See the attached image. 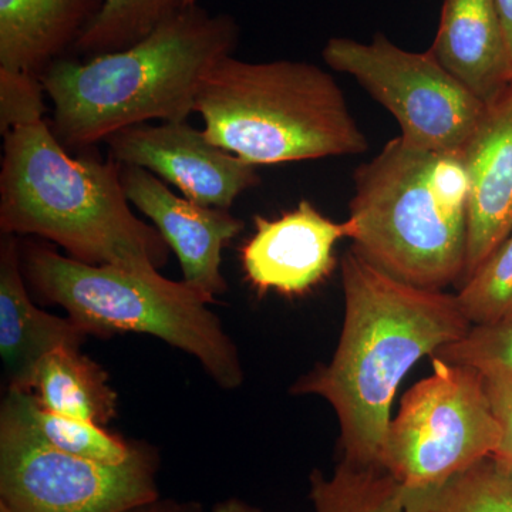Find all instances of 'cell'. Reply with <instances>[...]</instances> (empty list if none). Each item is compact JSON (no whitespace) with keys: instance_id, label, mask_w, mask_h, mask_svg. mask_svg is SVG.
Listing matches in <instances>:
<instances>
[{"instance_id":"obj_19","label":"cell","mask_w":512,"mask_h":512,"mask_svg":"<svg viewBox=\"0 0 512 512\" xmlns=\"http://www.w3.org/2000/svg\"><path fill=\"white\" fill-rule=\"evenodd\" d=\"M406 512H512V467L488 456L443 483L406 490Z\"/></svg>"},{"instance_id":"obj_11","label":"cell","mask_w":512,"mask_h":512,"mask_svg":"<svg viewBox=\"0 0 512 512\" xmlns=\"http://www.w3.org/2000/svg\"><path fill=\"white\" fill-rule=\"evenodd\" d=\"M120 165L128 201L153 222L177 255L185 284L208 303L215 302L228 289L221 271L222 252L241 234L244 222L229 210L178 197L161 178L144 168Z\"/></svg>"},{"instance_id":"obj_5","label":"cell","mask_w":512,"mask_h":512,"mask_svg":"<svg viewBox=\"0 0 512 512\" xmlns=\"http://www.w3.org/2000/svg\"><path fill=\"white\" fill-rule=\"evenodd\" d=\"M195 113L212 143L255 167L369 148L339 84L311 63L225 57L205 77Z\"/></svg>"},{"instance_id":"obj_1","label":"cell","mask_w":512,"mask_h":512,"mask_svg":"<svg viewBox=\"0 0 512 512\" xmlns=\"http://www.w3.org/2000/svg\"><path fill=\"white\" fill-rule=\"evenodd\" d=\"M345 320L328 365L296 380L293 396L322 397L339 421L342 460L377 467L403 377L471 329L456 295L406 284L350 248L340 261Z\"/></svg>"},{"instance_id":"obj_12","label":"cell","mask_w":512,"mask_h":512,"mask_svg":"<svg viewBox=\"0 0 512 512\" xmlns=\"http://www.w3.org/2000/svg\"><path fill=\"white\" fill-rule=\"evenodd\" d=\"M255 234L241 249L245 275L259 292L301 296L335 268L333 248L352 238L350 220L333 222L308 200L276 220L255 215Z\"/></svg>"},{"instance_id":"obj_20","label":"cell","mask_w":512,"mask_h":512,"mask_svg":"<svg viewBox=\"0 0 512 512\" xmlns=\"http://www.w3.org/2000/svg\"><path fill=\"white\" fill-rule=\"evenodd\" d=\"M309 483L315 512H406V490L382 468L340 460L330 476L313 470Z\"/></svg>"},{"instance_id":"obj_21","label":"cell","mask_w":512,"mask_h":512,"mask_svg":"<svg viewBox=\"0 0 512 512\" xmlns=\"http://www.w3.org/2000/svg\"><path fill=\"white\" fill-rule=\"evenodd\" d=\"M187 8L188 0H103L73 53L87 59L128 49Z\"/></svg>"},{"instance_id":"obj_7","label":"cell","mask_w":512,"mask_h":512,"mask_svg":"<svg viewBox=\"0 0 512 512\" xmlns=\"http://www.w3.org/2000/svg\"><path fill=\"white\" fill-rule=\"evenodd\" d=\"M500 421L483 372L433 359V373L404 394L380 448L382 468L404 490L443 483L500 446Z\"/></svg>"},{"instance_id":"obj_3","label":"cell","mask_w":512,"mask_h":512,"mask_svg":"<svg viewBox=\"0 0 512 512\" xmlns=\"http://www.w3.org/2000/svg\"><path fill=\"white\" fill-rule=\"evenodd\" d=\"M0 168V231L55 242L89 265L158 271L170 247L131 211L121 165L73 157L46 121L6 134Z\"/></svg>"},{"instance_id":"obj_29","label":"cell","mask_w":512,"mask_h":512,"mask_svg":"<svg viewBox=\"0 0 512 512\" xmlns=\"http://www.w3.org/2000/svg\"><path fill=\"white\" fill-rule=\"evenodd\" d=\"M0 512H12L9 508H6L5 505L0 504Z\"/></svg>"},{"instance_id":"obj_25","label":"cell","mask_w":512,"mask_h":512,"mask_svg":"<svg viewBox=\"0 0 512 512\" xmlns=\"http://www.w3.org/2000/svg\"><path fill=\"white\" fill-rule=\"evenodd\" d=\"M480 372H483L488 396L503 430L494 456L512 467V373L501 367H488Z\"/></svg>"},{"instance_id":"obj_27","label":"cell","mask_w":512,"mask_h":512,"mask_svg":"<svg viewBox=\"0 0 512 512\" xmlns=\"http://www.w3.org/2000/svg\"><path fill=\"white\" fill-rule=\"evenodd\" d=\"M497 6L498 15L503 23L505 39H507L508 50H510L512 62V0H494Z\"/></svg>"},{"instance_id":"obj_30","label":"cell","mask_w":512,"mask_h":512,"mask_svg":"<svg viewBox=\"0 0 512 512\" xmlns=\"http://www.w3.org/2000/svg\"><path fill=\"white\" fill-rule=\"evenodd\" d=\"M198 0H188V3H190V6L198 5Z\"/></svg>"},{"instance_id":"obj_24","label":"cell","mask_w":512,"mask_h":512,"mask_svg":"<svg viewBox=\"0 0 512 512\" xmlns=\"http://www.w3.org/2000/svg\"><path fill=\"white\" fill-rule=\"evenodd\" d=\"M45 86L32 74L0 67V133L42 123L46 113Z\"/></svg>"},{"instance_id":"obj_15","label":"cell","mask_w":512,"mask_h":512,"mask_svg":"<svg viewBox=\"0 0 512 512\" xmlns=\"http://www.w3.org/2000/svg\"><path fill=\"white\" fill-rule=\"evenodd\" d=\"M430 53L485 106L512 86L510 50L494 0H444Z\"/></svg>"},{"instance_id":"obj_23","label":"cell","mask_w":512,"mask_h":512,"mask_svg":"<svg viewBox=\"0 0 512 512\" xmlns=\"http://www.w3.org/2000/svg\"><path fill=\"white\" fill-rule=\"evenodd\" d=\"M451 365L484 370L501 367L512 373V319L490 326H471L463 338L434 355Z\"/></svg>"},{"instance_id":"obj_8","label":"cell","mask_w":512,"mask_h":512,"mask_svg":"<svg viewBox=\"0 0 512 512\" xmlns=\"http://www.w3.org/2000/svg\"><path fill=\"white\" fill-rule=\"evenodd\" d=\"M333 70L350 74L393 114L413 146L461 151L483 119L487 106L468 92L429 52L394 45L383 33L372 42L333 37L322 52Z\"/></svg>"},{"instance_id":"obj_10","label":"cell","mask_w":512,"mask_h":512,"mask_svg":"<svg viewBox=\"0 0 512 512\" xmlns=\"http://www.w3.org/2000/svg\"><path fill=\"white\" fill-rule=\"evenodd\" d=\"M104 143L117 163L144 168L205 207L231 210L242 192L261 183L255 165L212 143L188 121L124 128Z\"/></svg>"},{"instance_id":"obj_2","label":"cell","mask_w":512,"mask_h":512,"mask_svg":"<svg viewBox=\"0 0 512 512\" xmlns=\"http://www.w3.org/2000/svg\"><path fill=\"white\" fill-rule=\"evenodd\" d=\"M238 40L231 15L194 5L128 49L57 60L40 77L53 103L49 126L66 150H86L124 128L187 121L205 77Z\"/></svg>"},{"instance_id":"obj_6","label":"cell","mask_w":512,"mask_h":512,"mask_svg":"<svg viewBox=\"0 0 512 512\" xmlns=\"http://www.w3.org/2000/svg\"><path fill=\"white\" fill-rule=\"evenodd\" d=\"M20 254L30 288L62 306L87 336H154L194 356L221 389L244 382L234 340L210 303L184 281L158 271L83 264L37 241L23 242Z\"/></svg>"},{"instance_id":"obj_14","label":"cell","mask_w":512,"mask_h":512,"mask_svg":"<svg viewBox=\"0 0 512 512\" xmlns=\"http://www.w3.org/2000/svg\"><path fill=\"white\" fill-rule=\"evenodd\" d=\"M87 335L70 318L37 308L30 299L18 237L0 239V357L6 390L29 392L37 367L55 350L82 346Z\"/></svg>"},{"instance_id":"obj_9","label":"cell","mask_w":512,"mask_h":512,"mask_svg":"<svg viewBox=\"0 0 512 512\" xmlns=\"http://www.w3.org/2000/svg\"><path fill=\"white\" fill-rule=\"evenodd\" d=\"M158 456L121 466L63 453L0 414V504L12 512H127L160 498Z\"/></svg>"},{"instance_id":"obj_22","label":"cell","mask_w":512,"mask_h":512,"mask_svg":"<svg viewBox=\"0 0 512 512\" xmlns=\"http://www.w3.org/2000/svg\"><path fill=\"white\" fill-rule=\"evenodd\" d=\"M456 298L471 326L512 319V232L468 276Z\"/></svg>"},{"instance_id":"obj_28","label":"cell","mask_w":512,"mask_h":512,"mask_svg":"<svg viewBox=\"0 0 512 512\" xmlns=\"http://www.w3.org/2000/svg\"><path fill=\"white\" fill-rule=\"evenodd\" d=\"M211 512H262L254 505L248 504L247 501L239 500V498H228V500L220 501L215 504Z\"/></svg>"},{"instance_id":"obj_18","label":"cell","mask_w":512,"mask_h":512,"mask_svg":"<svg viewBox=\"0 0 512 512\" xmlns=\"http://www.w3.org/2000/svg\"><path fill=\"white\" fill-rule=\"evenodd\" d=\"M0 414L47 446L110 466L127 463L141 446L111 433L106 426L50 412L29 392L6 390Z\"/></svg>"},{"instance_id":"obj_13","label":"cell","mask_w":512,"mask_h":512,"mask_svg":"<svg viewBox=\"0 0 512 512\" xmlns=\"http://www.w3.org/2000/svg\"><path fill=\"white\" fill-rule=\"evenodd\" d=\"M461 151L470 178L464 282L512 232V86Z\"/></svg>"},{"instance_id":"obj_16","label":"cell","mask_w":512,"mask_h":512,"mask_svg":"<svg viewBox=\"0 0 512 512\" xmlns=\"http://www.w3.org/2000/svg\"><path fill=\"white\" fill-rule=\"evenodd\" d=\"M103 0H0V67L42 77L69 57Z\"/></svg>"},{"instance_id":"obj_17","label":"cell","mask_w":512,"mask_h":512,"mask_svg":"<svg viewBox=\"0 0 512 512\" xmlns=\"http://www.w3.org/2000/svg\"><path fill=\"white\" fill-rule=\"evenodd\" d=\"M30 393L50 412L107 426L119 409L109 375L79 346H64L37 367Z\"/></svg>"},{"instance_id":"obj_4","label":"cell","mask_w":512,"mask_h":512,"mask_svg":"<svg viewBox=\"0 0 512 512\" xmlns=\"http://www.w3.org/2000/svg\"><path fill=\"white\" fill-rule=\"evenodd\" d=\"M350 201L353 247L406 284L443 291L463 281L468 178L463 151H433L393 138L359 165Z\"/></svg>"},{"instance_id":"obj_26","label":"cell","mask_w":512,"mask_h":512,"mask_svg":"<svg viewBox=\"0 0 512 512\" xmlns=\"http://www.w3.org/2000/svg\"><path fill=\"white\" fill-rule=\"evenodd\" d=\"M127 512H204L202 505L195 501H178L171 498H158L153 503L141 505Z\"/></svg>"}]
</instances>
